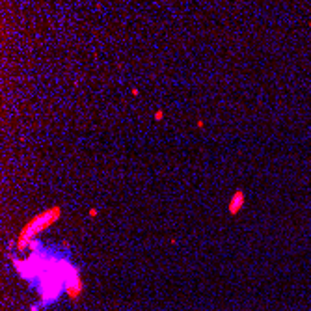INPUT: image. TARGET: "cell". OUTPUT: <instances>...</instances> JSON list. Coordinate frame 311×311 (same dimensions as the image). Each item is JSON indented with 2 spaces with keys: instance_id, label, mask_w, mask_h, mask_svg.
<instances>
[{
  "instance_id": "obj_6",
  "label": "cell",
  "mask_w": 311,
  "mask_h": 311,
  "mask_svg": "<svg viewBox=\"0 0 311 311\" xmlns=\"http://www.w3.org/2000/svg\"><path fill=\"white\" fill-rule=\"evenodd\" d=\"M196 127H198L199 130H203V129H205V121H203L201 117H198V121H196Z\"/></svg>"
},
{
  "instance_id": "obj_4",
  "label": "cell",
  "mask_w": 311,
  "mask_h": 311,
  "mask_svg": "<svg viewBox=\"0 0 311 311\" xmlns=\"http://www.w3.org/2000/svg\"><path fill=\"white\" fill-rule=\"evenodd\" d=\"M28 248H30L32 252H39V250H41V242H39L37 239H34V240H30V244H28Z\"/></svg>"
},
{
  "instance_id": "obj_8",
  "label": "cell",
  "mask_w": 311,
  "mask_h": 311,
  "mask_svg": "<svg viewBox=\"0 0 311 311\" xmlns=\"http://www.w3.org/2000/svg\"><path fill=\"white\" fill-rule=\"evenodd\" d=\"M130 95L138 97V95H140V89H138V88H132V89H130Z\"/></svg>"
},
{
  "instance_id": "obj_2",
  "label": "cell",
  "mask_w": 311,
  "mask_h": 311,
  "mask_svg": "<svg viewBox=\"0 0 311 311\" xmlns=\"http://www.w3.org/2000/svg\"><path fill=\"white\" fill-rule=\"evenodd\" d=\"M65 293L73 302H78L84 293V281L80 278V270L75 265H71L65 274Z\"/></svg>"
},
{
  "instance_id": "obj_3",
  "label": "cell",
  "mask_w": 311,
  "mask_h": 311,
  "mask_svg": "<svg viewBox=\"0 0 311 311\" xmlns=\"http://www.w3.org/2000/svg\"><path fill=\"white\" fill-rule=\"evenodd\" d=\"M244 203H246V194H244V190H235V194L231 196V199H229V205H227V213L231 214V216H237L240 211H242V207H244Z\"/></svg>"
},
{
  "instance_id": "obj_7",
  "label": "cell",
  "mask_w": 311,
  "mask_h": 311,
  "mask_svg": "<svg viewBox=\"0 0 311 311\" xmlns=\"http://www.w3.org/2000/svg\"><path fill=\"white\" fill-rule=\"evenodd\" d=\"M97 214H99V211H97V209H95V207H91V209H89V211H88V216H89V218H95V216H97Z\"/></svg>"
},
{
  "instance_id": "obj_5",
  "label": "cell",
  "mask_w": 311,
  "mask_h": 311,
  "mask_svg": "<svg viewBox=\"0 0 311 311\" xmlns=\"http://www.w3.org/2000/svg\"><path fill=\"white\" fill-rule=\"evenodd\" d=\"M153 117H155V121H162L164 119V110H157Z\"/></svg>"
},
{
  "instance_id": "obj_9",
  "label": "cell",
  "mask_w": 311,
  "mask_h": 311,
  "mask_svg": "<svg viewBox=\"0 0 311 311\" xmlns=\"http://www.w3.org/2000/svg\"><path fill=\"white\" fill-rule=\"evenodd\" d=\"M39 309H41V306H39V304H34V306L30 308V311H39Z\"/></svg>"
},
{
  "instance_id": "obj_1",
  "label": "cell",
  "mask_w": 311,
  "mask_h": 311,
  "mask_svg": "<svg viewBox=\"0 0 311 311\" xmlns=\"http://www.w3.org/2000/svg\"><path fill=\"white\" fill-rule=\"evenodd\" d=\"M62 216V207L60 205H54L39 214H35L19 233V239H17V250L19 252H24L30 244V240L37 239L41 233H45L50 226H54Z\"/></svg>"
}]
</instances>
